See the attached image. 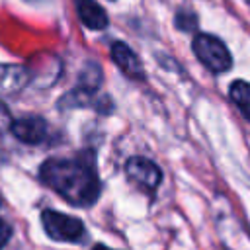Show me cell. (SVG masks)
<instances>
[{"instance_id": "5b68a950", "label": "cell", "mask_w": 250, "mask_h": 250, "mask_svg": "<svg viewBox=\"0 0 250 250\" xmlns=\"http://www.w3.org/2000/svg\"><path fill=\"white\" fill-rule=\"evenodd\" d=\"M10 131L25 145H39L47 137V121L41 115H23L10 123Z\"/></svg>"}, {"instance_id": "5bb4252c", "label": "cell", "mask_w": 250, "mask_h": 250, "mask_svg": "<svg viewBox=\"0 0 250 250\" xmlns=\"http://www.w3.org/2000/svg\"><path fill=\"white\" fill-rule=\"evenodd\" d=\"M92 250H113V248H107V246H104V244H96Z\"/></svg>"}, {"instance_id": "9c48e42d", "label": "cell", "mask_w": 250, "mask_h": 250, "mask_svg": "<svg viewBox=\"0 0 250 250\" xmlns=\"http://www.w3.org/2000/svg\"><path fill=\"white\" fill-rule=\"evenodd\" d=\"M100 102H105V98H98L96 92L90 90H82V88H74L70 92H66L61 100H59V107L61 109H72V107H98L102 109Z\"/></svg>"}, {"instance_id": "7c38bea8", "label": "cell", "mask_w": 250, "mask_h": 250, "mask_svg": "<svg viewBox=\"0 0 250 250\" xmlns=\"http://www.w3.org/2000/svg\"><path fill=\"white\" fill-rule=\"evenodd\" d=\"M176 25H178V29H182V31L193 29V27L197 25V18H195L193 12H180V14L176 16Z\"/></svg>"}, {"instance_id": "52a82bcc", "label": "cell", "mask_w": 250, "mask_h": 250, "mask_svg": "<svg viewBox=\"0 0 250 250\" xmlns=\"http://www.w3.org/2000/svg\"><path fill=\"white\" fill-rule=\"evenodd\" d=\"M109 55H111V61L119 66V70H121L125 76L135 78V80H141V78L145 76L141 59L135 55V51H133L127 43H123V41H115V43H111Z\"/></svg>"}, {"instance_id": "7a4b0ae2", "label": "cell", "mask_w": 250, "mask_h": 250, "mask_svg": "<svg viewBox=\"0 0 250 250\" xmlns=\"http://www.w3.org/2000/svg\"><path fill=\"white\" fill-rule=\"evenodd\" d=\"M191 49L197 61L203 66H207L211 72H227L232 66L230 51L219 37L211 33H197L191 41Z\"/></svg>"}, {"instance_id": "9a60e30c", "label": "cell", "mask_w": 250, "mask_h": 250, "mask_svg": "<svg viewBox=\"0 0 250 250\" xmlns=\"http://www.w3.org/2000/svg\"><path fill=\"white\" fill-rule=\"evenodd\" d=\"M29 2H41V0H29Z\"/></svg>"}, {"instance_id": "8fae6325", "label": "cell", "mask_w": 250, "mask_h": 250, "mask_svg": "<svg viewBox=\"0 0 250 250\" xmlns=\"http://www.w3.org/2000/svg\"><path fill=\"white\" fill-rule=\"evenodd\" d=\"M100 84H102V70H100V66L96 62H88L82 68L80 76H78V88L96 92L100 88Z\"/></svg>"}, {"instance_id": "4fadbf2b", "label": "cell", "mask_w": 250, "mask_h": 250, "mask_svg": "<svg viewBox=\"0 0 250 250\" xmlns=\"http://www.w3.org/2000/svg\"><path fill=\"white\" fill-rule=\"evenodd\" d=\"M10 236H12V227L6 221L0 219V250H4V246L10 240Z\"/></svg>"}, {"instance_id": "3957f363", "label": "cell", "mask_w": 250, "mask_h": 250, "mask_svg": "<svg viewBox=\"0 0 250 250\" xmlns=\"http://www.w3.org/2000/svg\"><path fill=\"white\" fill-rule=\"evenodd\" d=\"M41 225L47 236L59 242H78L84 238V223L72 215L45 209L41 213Z\"/></svg>"}, {"instance_id": "277c9868", "label": "cell", "mask_w": 250, "mask_h": 250, "mask_svg": "<svg viewBox=\"0 0 250 250\" xmlns=\"http://www.w3.org/2000/svg\"><path fill=\"white\" fill-rule=\"evenodd\" d=\"M125 174L135 186L148 193L156 191V188L162 182V170L158 168V164L145 156H131L125 162Z\"/></svg>"}, {"instance_id": "8992f818", "label": "cell", "mask_w": 250, "mask_h": 250, "mask_svg": "<svg viewBox=\"0 0 250 250\" xmlns=\"http://www.w3.org/2000/svg\"><path fill=\"white\" fill-rule=\"evenodd\" d=\"M29 82V70L21 64L0 62V100L21 92Z\"/></svg>"}, {"instance_id": "6da1fadb", "label": "cell", "mask_w": 250, "mask_h": 250, "mask_svg": "<svg viewBox=\"0 0 250 250\" xmlns=\"http://www.w3.org/2000/svg\"><path fill=\"white\" fill-rule=\"evenodd\" d=\"M39 178L47 188L76 207H90L100 195V178L92 154L47 158L39 168Z\"/></svg>"}, {"instance_id": "30bf717a", "label": "cell", "mask_w": 250, "mask_h": 250, "mask_svg": "<svg viewBox=\"0 0 250 250\" xmlns=\"http://www.w3.org/2000/svg\"><path fill=\"white\" fill-rule=\"evenodd\" d=\"M229 96L234 102V105L242 111V115L250 121V84L244 80H234L230 84Z\"/></svg>"}, {"instance_id": "ba28073f", "label": "cell", "mask_w": 250, "mask_h": 250, "mask_svg": "<svg viewBox=\"0 0 250 250\" xmlns=\"http://www.w3.org/2000/svg\"><path fill=\"white\" fill-rule=\"evenodd\" d=\"M74 4H76V14H78V20L82 21V25H86L88 29H105L107 27L109 18L98 2L76 0Z\"/></svg>"}]
</instances>
